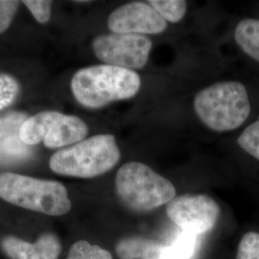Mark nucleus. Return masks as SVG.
<instances>
[{
  "instance_id": "1",
  "label": "nucleus",
  "mask_w": 259,
  "mask_h": 259,
  "mask_svg": "<svg viewBox=\"0 0 259 259\" xmlns=\"http://www.w3.org/2000/svg\"><path fill=\"white\" fill-rule=\"evenodd\" d=\"M70 85L77 102L87 109L97 110L115 101L133 98L140 90L141 80L134 70L97 65L78 70Z\"/></svg>"
},
{
  "instance_id": "2",
  "label": "nucleus",
  "mask_w": 259,
  "mask_h": 259,
  "mask_svg": "<svg viewBox=\"0 0 259 259\" xmlns=\"http://www.w3.org/2000/svg\"><path fill=\"white\" fill-rule=\"evenodd\" d=\"M120 157L112 135H96L57 151L50 157L49 166L58 175L91 179L109 172Z\"/></svg>"
},
{
  "instance_id": "3",
  "label": "nucleus",
  "mask_w": 259,
  "mask_h": 259,
  "mask_svg": "<svg viewBox=\"0 0 259 259\" xmlns=\"http://www.w3.org/2000/svg\"><path fill=\"white\" fill-rule=\"evenodd\" d=\"M0 198L31 211L63 216L71 209L67 189L60 182L17 173L0 174Z\"/></svg>"
},
{
  "instance_id": "4",
  "label": "nucleus",
  "mask_w": 259,
  "mask_h": 259,
  "mask_svg": "<svg viewBox=\"0 0 259 259\" xmlns=\"http://www.w3.org/2000/svg\"><path fill=\"white\" fill-rule=\"evenodd\" d=\"M194 109L209 129L229 132L237 129L248 119L250 104L245 85L229 81L214 83L197 93Z\"/></svg>"
},
{
  "instance_id": "5",
  "label": "nucleus",
  "mask_w": 259,
  "mask_h": 259,
  "mask_svg": "<svg viewBox=\"0 0 259 259\" xmlns=\"http://www.w3.org/2000/svg\"><path fill=\"white\" fill-rule=\"evenodd\" d=\"M115 191L122 204L137 212H147L168 204L177 193L168 179L138 161L127 162L118 169Z\"/></svg>"
},
{
  "instance_id": "6",
  "label": "nucleus",
  "mask_w": 259,
  "mask_h": 259,
  "mask_svg": "<svg viewBox=\"0 0 259 259\" xmlns=\"http://www.w3.org/2000/svg\"><path fill=\"white\" fill-rule=\"evenodd\" d=\"M89 134V127L81 118L55 111H46L28 117L19 131V138L26 145L40 142L49 149L65 148L80 142Z\"/></svg>"
},
{
  "instance_id": "7",
  "label": "nucleus",
  "mask_w": 259,
  "mask_h": 259,
  "mask_svg": "<svg viewBox=\"0 0 259 259\" xmlns=\"http://www.w3.org/2000/svg\"><path fill=\"white\" fill-rule=\"evenodd\" d=\"M152 40L138 34H108L95 37L93 50L105 65L130 70L140 69L147 64Z\"/></svg>"
},
{
  "instance_id": "8",
  "label": "nucleus",
  "mask_w": 259,
  "mask_h": 259,
  "mask_svg": "<svg viewBox=\"0 0 259 259\" xmlns=\"http://www.w3.org/2000/svg\"><path fill=\"white\" fill-rule=\"evenodd\" d=\"M166 213L169 219L184 232L197 236L215 227L220 207L207 195L186 194L175 197L168 203Z\"/></svg>"
},
{
  "instance_id": "9",
  "label": "nucleus",
  "mask_w": 259,
  "mask_h": 259,
  "mask_svg": "<svg viewBox=\"0 0 259 259\" xmlns=\"http://www.w3.org/2000/svg\"><path fill=\"white\" fill-rule=\"evenodd\" d=\"M196 235L183 232L169 245L141 236L122 238L115 246L119 259H191L194 254Z\"/></svg>"
},
{
  "instance_id": "10",
  "label": "nucleus",
  "mask_w": 259,
  "mask_h": 259,
  "mask_svg": "<svg viewBox=\"0 0 259 259\" xmlns=\"http://www.w3.org/2000/svg\"><path fill=\"white\" fill-rule=\"evenodd\" d=\"M108 26L115 34L145 36L162 33L167 23L149 3L136 1L114 10L108 19Z\"/></svg>"
},
{
  "instance_id": "11",
  "label": "nucleus",
  "mask_w": 259,
  "mask_h": 259,
  "mask_svg": "<svg viewBox=\"0 0 259 259\" xmlns=\"http://www.w3.org/2000/svg\"><path fill=\"white\" fill-rule=\"evenodd\" d=\"M1 248L10 259H59L62 244L54 233L41 234L33 243L16 236H6Z\"/></svg>"
},
{
  "instance_id": "12",
  "label": "nucleus",
  "mask_w": 259,
  "mask_h": 259,
  "mask_svg": "<svg viewBox=\"0 0 259 259\" xmlns=\"http://www.w3.org/2000/svg\"><path fill=\"white\" fill-rule=\"evenodd\" d=\"M234 36L242 50L259 62V19L241 20L236 26Z\"/></svg>"
},
{
  "instance_id": "13",
  "label": "nucleus",
  "mask_w": 259,
  "mask_h": 259,
  "mask_svg": "<svg viewBox=\"0 0 259 259\" xmlns=\"http://www.w3.org/2000/svg\"><path fill=\"white\" fill-rule=\"evenodd\" d=\"M33 154L31 146L19 138V134L0 140V164H14L25 161Z\"/></svg>"
},
{
  "instance_id": "14",
  "label": "nucleus",
  "mask_w": 259,
  "mask_h": 259,
  "mask_svg": "<svg viewBox=\"0 0 259 259\" xmlns=\"http://www.w3.org/2000/svg\"><path fill=\"white\" fill-rule=\"evenodd\" d=\"M149 4L165 21L176 23L185 17L187 3L184 0H151Z\"/></svg>"
},
{
  "instance_id": "15",
  "label": "nucleus",
  "mask_w": 259,
  "mask_h": 259,
  "mask_svg": "<svg viewBox=\"0 0 259 259\" xmlns=\"http://www.w3.org/2000/svg\"><path fill=\"white\" fill-rule=\"evenodd\" d=\"M66 259H113L111 252L85 240L75 242Z\"/></svg>"
},
{
  "instance_id": "16",
  "label": "nucleus",
  "mask_w": 259,
  "mask_h": 259,
  "mask_svg": "<svg viewBox=\"0 0 259 259\" xmlns=\"http://www.w3.org/2000/svg\"><path fill=\"white\" fill-rule=\"evenodd\" d=\"M19 93L18 80L7 73L0 74V111L10 107L16 101Z\"/></svg>"
},
{
  "instance_id": "17",
  "label": "nucleus",
  "mask_w": 259,
  "mask_h": 259,
  "mask_svg": "<svg viewBox=\"0 0 259 259\" xmlns=\"http://www.w3.org/2000/svg\"><path fill=\"white\" fill-rule=\"evenodd\" d=\"M237 142L241 148L259 160V119L243 131Z\"/></svg>"
},
{
  "instance_id": "18",
  "label": "nucleus",
  "mask_w": 259,
  "mask_h": 259,
  "mask_svg": "<svg viewBox=\"0 0 259 259\" xmlns=\"http://www.w3.org/2000/svg\"><path fill=\"white\" fill-rule=\"evenodd\" d=\"M27 118L23 112H9L0 116V140L19 134L22 124Z\"/></svg>"
},
{
  "instance_id": "19",
  "label": "nucleus",
  "mask_w": 259,
  "mask_h": 259,
  "mask_svg": "<svg viewBox=\"0 0 259 259\" xmlns=\"http://www.w3.org/2000/svg\"><path fill=\"white\" fill-rule=\"evenodd\" d=\"M236 259H259V233L248 232L238 245Z\"/></svg>"
},
{
  "instance_id": "20",
  "label": "nucleus",
  "mask_w": 259,
  "mask_h": 259,
  "mask_svg": "<svg viewBox=\"0 0 259 259\" xmlns=\"http://www.w3.org/2000/svg\"><path fill=\"white\" fill-rule=\"evenodd\" d=\"M24 4L38 23L45 24L51 18L52 2L48 0H23Z\"/></svg>"
},
{
  "instance_id": "21",
  "label": "nucleus",
  "mask_w": 259,
  "mask_h": 259,
  "mask_svg": "<svg viewBox=\"0 0 259 259\" xmlns=\"http://www.w3.org/2000/svg\"><path fill=\"white\" fill-rule=\"evenodd\" d=\"M19 5L17 0H0V35L10 27Z\"/></svg>"
}]
</instances>
